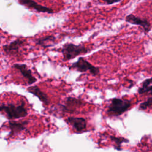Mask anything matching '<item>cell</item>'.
<instances>
[{"label": "cell", "instance_id": "2e32d148", "mask_svg": "<svg viewBox=\"0 0 152 152\" xmlns=\"http://www.w3.org/2000/svg\"><path fill=\"white\" fill-rule=\"evenodd\" d=\"M151 106H152V97H150L148 98L145 101L142 102L140 104L138 109L140 110H145V109H147V108H148Z\"/></svg>", "mask_w": 152, "mask_h": 152}, {"label": "cell", "instance_id": "5b68a950", "mask_svg": "<svg viewBox=\"0 0 152 152\" xmlns=\"http://www.w3.org/2000/svg\"><path fill=\"white\" fill-rule=\"evenodd\" d=\"M125 21L132 25L140 26L143 29L145 34L149 33L151 28V24L147 19L141 18L134 15L132 14H130L126 16Z\"/></svg>", "mask_w": 152, "mask_h": 152}, {"label": "cell", "instance_id": "5bb4252c", "mask_svg": "<svg viewBox=\"0 0 152 152\" xmlns=\"http://www.w3.org/2000/svg\"><path fill=\"white\" fill-rule=\"evenodd\" d=\"M138 93L140 94L150 93L152 94V77L144 80L141 86L138 89Z\"/></svg>", "mask_w": 152, "mask_h": 152}, {"label": "cell", "instance_id": "9a60e30c", "mask_svg": "<svg viewBox=\"0 0 152 152\" xmlns=\"http://www.w3.org/2000/svg\"><path fill=\"white\" fill-rule=\"evenodd\" d=\"M110 139L112 140V141L115 142V144H116V149L118 150H121V145L122 142H128L129 140L123 138V137H116L114 136H111L110 137Z\"/></svg>", "mask_w": 152, "mask_h": 152}, {"label": "cell", "instance_id": "8992f818", "mask_svg": "<svg viewBox=\"0 0 152 152\" xmlns=\"http://www.w3.org/2000/svg\"><path fill=\"white\" fill-rule=\"evenodd\" d=\"M20 4L33 9L39 12H45L48 14L53 13V10L47 7L37 4L34 0H18Z\"/></svg>", "mask_w": 152, "mask_h": 152}, {"label": "cell", "instance_id": "e0dca14e", "mask_svg": "<svg viewBox=\"0 0 152 152\" xmlns=\"http://www.w3.org/2000/svg\"><path fill=\"white\" fill-rule=\"evenodd\" d=\"M99 1H102L107 5H112L117 2H119L122 0H99Z\"/></svg>", "mask_w": 152, "mask_h": 152}, {"label": "cell", "instance_id": "30bf717a", "mask_svg": "<svg viewBox=\"0 0 152 152\" xmlns=\"http://www.w3.org/2000/svg\"><path fill=\"white\" fill-rule=\"evenodd\" d=\"M66 121L77 132H81L87 127V121L84 118L70 116Z\"/></svg>", "mask_w": 152, "mask_h": 152}, {"label": "cell", "instance_id": "8fae6325", "mask_svg": "<svg viewBox=\"0 0 152 152\" xmlns=\"http://www.w3.org/2000/svg\"><path fill=\"white\" fill-rule=\"evenodd\" d=\"M27 90L29 93L33 94L34 96L38 97L39 99L44 104H48L49 103V100L48 96L46 93L43 92L38 86H30V87H28Z\"/></svg>", "mask_w": 152, "mask_h": 152}, {"label": "cell", "instance_id": "7a4b0ae2", "mask_svg": "<svg viewBox=\"0 0 152 152\" xmlns=\"http://www.w3.org/2000/svg\"><path fill=\"white\" fill-rule=\"evenodd\" d=\"M131 106V100L115 97L112 99L110 104L107 106L106 112L109 116H120L126 111L128 110Z\"/></svg>", "mask_w": 152, "mask_h": 152}, {"label": "cell", "instance_id": "ba28073f", "mask_svg": "<svg viewBox=\"0 0 152 152\" xmlns=\"http://www.w3.org/2000/svg\"><path fill=\"white\" fill-rule=\"evenodd\" d=\"M24 40L16 39L11 43L2 46L3 51L7 55H15L19 52L20 49L23 46Z\"/></svg>", "mask_w": 152, "mask_h": 152}, {"label": "cell", "instance_id": "52a82bcc", "mask_svg": "<svg viewBox=\"0 0 152 152\" xmlns=\"http://www.w3.org/2000/svg\"><path fill=\"white\" fill-rule=\"evenodd\" d=\"M12 68L18 70L23 77L27 80V83L28 84L31 85L34 83L37 79L32 75L31 71L28 68L26 64H15L12 65Z\"/></svg>", "mask_w": 152, "mask_h": 152}, {"label": "cell", "instance_id": "7c38bea8", "mask_svg": "<svg viewBox=\"0 0 152 152\" xmlns=\"http://www.w3.org/2000/svg\"><path fill=\"white\" fill-rule=\"evenodd\" d=\"M27 124H28V121H24L22 122L10 121L9 122V127L11 130L10 135L11 136L14 134H17L20 132L21 131H23L26 128Z\"/></svg>", "mask_w": 152, "mask_h": 152}, {"label": "cell", "instance_id": "6da1fadb", "mask_svg": "<svg viewBox=\"0 0 152 152\" xmlns=\"http://www.w3.org/2000/svg\"><path fill=\"white\" fill-rule=\"evenodd\" d=\"M60 50L63 56V61H64L72 59L79 55L86 54L90 51L84 45H75L71 43L64 44Z\"/></svg>", "mask_w": 152, "mask_h": 152}, {"label": "cell", "instance_id": "3957f363", "mask_svg": "<svg viewBox=\"0 0 152 152\" xmlns=\"http://www.w3.org/2000/svg\"><path fill=\"white\" fill-rule=\"evenodd\" d=\"M0 112H4L9 119L24 118L27 115V110L23 102L18 105L13 103L2 104L0 105Z\"/></svg>", "mask_w": 152, "mask_h": 152}, {"label": "cell", "instance_id": "9c48e42d", "mask_svg": "<svg viewBox=\"0 0 152 152\" xmlns=\"http://www.w3.org/2000/svg\"><path fill=\"white\" fill-rule=\"evenodd\" d=\"M83 103V101L80 99L72 97H68L66 99V104H59L58 106L60 107V109L65 112H70L72 113L74 112V110L71 108L75 106H80Z\"/></svg>", "mask_w": 152, "mask_h": 152}, {"label": "cell", "instance_id": "277c9868", "mask_svg": "<svg viewBox=\"0 0 152 152\" xmlns=\"http://www.w3.org/2000/svg\"><path fill=\"white\" fill-rule=\"evenodd\" d=\"M69 69L75 70L80 72L88 71L93 76H97L100 74L99 68L93 65L83 57L78 58L76 62L72 63L69 66Z\"/></svg>", "mask_w": 152, "mask_h": 152}, {"label": "cell", "instance_id": "4fadbf2b", "mask_svg": "<svg viewBox=\"0 0 152 152\" xmlns=\"http://www.w3.org/2000/svg\"><path fill=\"white\" fill-rule=\"evenodd\" d=\"M55 39L56 38L54 36L50 35L37 39L36 42L37 45H39L43 48H48L53 46Z\"/></svg>", "mask_w": 152, "mask_h": 152}]
</instances>
